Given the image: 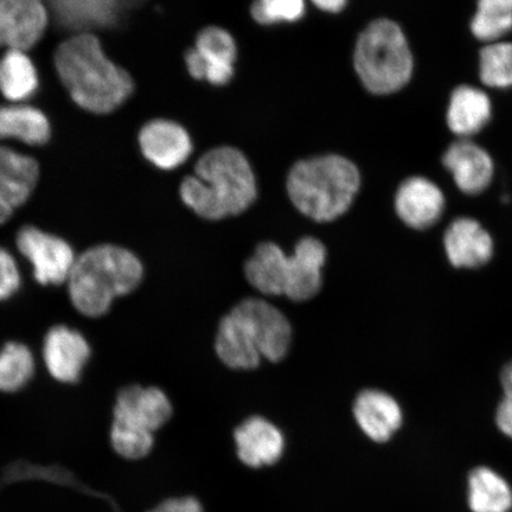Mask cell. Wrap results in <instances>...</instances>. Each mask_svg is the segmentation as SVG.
Instances as JSON below:
<instances>
[{
	"label": "cell",
	"instance_id": "cell-2",
	"mask_svg": "<svg viewBox=\"0 0 512 512\" xmlns=\"http://www.w3.org/2000/svg\"><path fill=\"white\" fill-rule=\"evenodd\" d=\"M55 66L64 87L83 110L107 114L130 98L134 83L113 63L92 34H79L57 48Z\"/></svg>",
	"mask_w": 512,
	"mask_h": 512
},
{
	"label": "cell",
	"instance_id": "cell-5",
	"mask_svg": "<svg viewBox=\"0 0 512 512\" xmlns=\"http://www.w3.org/2000/svg\"><path fill=\"white\" fill-rule=\"evenodd\" d=\"M354 66L370 93L400 91L412 78L414 61L402 29L390 19L371 22L356 42Z\"/></svg>",
	"mask_w": 512,
	"mask_h": 512
},
{
	"label": "cell",
	"instance_id": "cell-29",
	"mask_svg": "<svg viewBox=\"0 0 512 512\" xmlns=\"http://www.w3.org/2000/svg\"><path fill=\"white\" fill-rule=\"evenodd\" d=\"M479 76L486 86H512V42H494L480 50Z\"/></svg>",
	"mask_w": 512,
	"mask_h": 512
},
{
	"label": "cell",
	"instance_id": "cell-6",
	"mask_svg": "<svg viewBox=\"0 0 512 512\" xmlns=\"http://www.w3.org/2000/svg\"><path fill=\"white\" fill-rule=\"evenodd\" d=\"M17 247L34 268V277L43 286L67 283L76 261L73 248L55 235L27 226L19 230Z\"/></svg>",
	"mask_w": 512,
	"mask_h": 512
},
{
	"label": "cell",
	"instance_id": "cell-15",
	"mask_svg": "<svg viewBox=\"0 0 512 512\" xmlns=\"http://www.w3.org/2000/svg\"><path fill=\"white\" fill-rule=\"evenodd\" d=\"M234 439L241 462L253 469L273 465L283 457V433L262 416H252L243 421L236 428Z\"/></svg>",
	"mask_w": 512,
	"mask_h": 512
},
{
	"label": "cell",
	"instance_id": "cell-11",
	"mask_svg": "<svg viewBox=\"0 0 512 512\" xmlns=\"http://www.w3.org/2000/svg\"><path fill=\"white\" fill-rule=\"evenodd\" d=\"M48 24L46 6L37 0H0V47L27 51L41 40Z\"/></svg>",
	"mask_w": 512,
	"mask_h": 512
},
{
	"label": "cell",
	"instance_id": "cell-24",
	"mask_svg": "<svg viewBox=\"0 0 512 512\" xmlns=\"http://www.w3.org/2000/svg\"><path fill=\"white\" fill-rule=\"evenodd\" d=\"M469 505L472 512H509L512 508L509 483L489 467H476L469 475Z\"/></svg>",
	"mask_w": 512,
	"mask_h": 512
},
{
	"label": "cell",
	"instance_id": "cell-7",
	"mask_svg": "<svg viewBox=\"0 0 512 512\" xmlns=\"http://www.w3.org/2000/svg\"><path fill=\"white\" fill-rule=\"evenodd\" d=\"M238 48L232 35L219 27L203 29L194 48L185 54V64L192 78L224 86L233 79Z\"/></svg>",
	"mask_w": 512,
	"mask_h": 512
},
{
	"label": "cell",
	"instance_id": "cell-12",
	"mask_svg": "<svg viewBox=\"0 0 512 512\" xmlns=\"http://www.w3.org/2000/svg\"><path fill=\"white\" fill-rule=\"evenodd\" d=\"M445 209V196L437 184L424 177H411L403 182L395 196L399 219L413 229H428L440 220Z\"/></svg>",
	"mask_w": 512,
	"mask_h": 512
},
{
	"label": "cell",
	"instance_id": "cell-30",
	"mask_svg": "<svg viewBox=\"0 0 512 512\" xmlns=\"http://www.w3.org/2000/svg\"><path fill=\"white\" fill-rule=\"evenodd\" d=\"M110 437L113 450L128 460H139L149 456L155 446V434L115 420Z\"/></svg>",
	"mask_w": 512,
	"mask_h": 512
},
{
	"label": "cell",
	"instance_id": "cell-31",
	"mask_svg": "<svg viewBox=\"0 0 512 512\" xmlns=\"http://www.w3.org/2000/svg\"><path fill=\"white\" fill-rule=\"evenodd\" d=\"M255 22L262 25L297 22L305 14L303 0H260L251 8Z\"/></svg>",
	"mask_w": 512,
	"mask_h": 512
},
{
	"label": "cell",
	"instance_id": "cell-10",
	"mask_svg": "<svg viewBox=\"0 0 512 512\" xmlns=\"http://www.w3.org/2000/svg\"><path fill=\"white\" fill-rule=\"evenodd\" d=\"M172 411L171 401L162 389L132 384L118 393L113 420L155 434L171 419Z\"/></svg>",
	"mask_w": 512,
	"mask_h": 512
},
{
	"label": "cell",
	"instance_id": "cell-35",
	"mask_svg": "<svg viewBox=\"0 0 512 512\" xmlns=\"http://www.w3.org/2000/svg\"><path fill=\"white\" fill-rule=\"evenodd\" d=\"M313 4L320 10L336 14V12L342 11L348 2H345V0H315Z\"/></svg>",
	"mask_w": 512,
	"mask_h": 512
},
{
	"label": "cell",
	"instance_id": "cell-17",
	"mask_svg": "<svg viewBox=\"0 0 512 512\" xmlns=\"http://www.w3.org/2000/svg\"><path fill=\"white\" fill-rule=\"evenodd\" d=\"M443 162L465 194L484 191L494 176V160L488 151L469 139L458 140L448 147Z\"/></svg>",
	"mask_w": 512,
	"mask_h": 512
},
{
	"label": "cell",
	"instance_id": "cell-27",
	"mask_svg": "<svg viewBox=\"0 0 512 512\" xmlns=\"http://www.w3.org/2000/svg\"><path fill=\"white\" fill-rule=\"evenodd\" d=\"M34 374L35 357L28 345L8 342L0 349V392H19L28 386Z\"/></svg>",
	"mask_w": 512,
	"mask_h": 512
},
{
	"label": "cell",
	"instance_id": "cell-21",
	"mask_svg": "<svg viewBox=\"0 0 512 512\" xmlns=\"http://www.w3.org/2000/svg\"><path fill=\"white\" fill-rule=\"evenodd\" d=\"M215 350L222 363L235 370H253L262 360L251 331L234 311L221 319Z\"/></svg>",
	"mask_w": 512,
	"mask_h": 512
},
{
	"label": "cell",
	"instance_id": "cell-23",
	"mask_svg": "<svg viewBox=\"0 0 512 512\" xmlns=\"http://www.w3.org/2000/svg\"><path fill=\"white\" fill-rule=\"evenodd\" d=\"M491 101L482 89L462 85L454 89L447 110V124L453 133L466 139L489 123Z\"/></svg>",
	"mask_w": 512,
	"mask_h": 512
},
{
	"label": "cell",
	"instance_id": "cell-16",
	"mask_svg": "<svg viewBox=\"0 0 512 512\" xmlns=\"http://www.w3.org/2000/svg\"><path fill=\"white\" fill-rule=\"evenodd\" d=\"M444 246L448 260L457 268H478L491 260L494 241L482 224L460 217L447 228Z\"/></svg>",
	"mask_w": 512,
	"mask_h": 512
},
{
	"label": "cell",
	"instance_id": "cell-8",
	"mask_svg": "<svg viewBox=\"0 0 512 512\" xmlns=\"http://www.w3.org/2000/svg\"><path fill=\"white\" fill-rule=\"evenodd\" d=\"M233 311L247 325L262 358L283 361L292 344V328L283 312L262 299L248 298Z\"/></svg>",
	"mask_w": 512,
	"mask_h": 512
},
{
	"label": "cell",
	"instance_id": "cell-18",
	"mask_svg": "<svg viewBox=\"0 0 512 512\" xmlns=\"http://www.w3.org/2000/svg\"><path fill=\"white\" fill-rule=\"evenodd\" d=\"M354 415L358 426L375 443H387L400 430L403 415L398 402L387 393L366 389L357 395Z\"/></svg>",
	"mask_w": 512,
	"mask_h": 512
},
{
	"label": "cell",
	"instance_id": "cell-4",
	"mask_svg": "<svg viewBox=\"0 0 512 512\" xmlns=\"http://www.w3.org/2000/svg\"><path fill=\"white\" fill-rule=\"evenodd\" d=\"M286 187L300 213L326 223L350 209L361 187V175L357 166L342 156L313 157L293 165Z\"/></svg>",
	"mask_w": 512,
	"mask_h": 512
},
{
	"label": "cell",
	"instance_id": "cell-28",
	"mask_svg": "<svg viewBox=\"0 0 512 512\" xmlns=\"http://www.w3.org/2000/svg\"><path fill=\"white\" fill-rule=\"evenodd\" d=\"M512 29V0H480L471 31L479 40L494 43Z\"/></svg>",
	"mask_w": 512,
	"mask_h": 512
},
{
	"label": "cell",
	"instance_id": "cell-3",
	"mask_svg": "<svg viewBox=\"0 0 512 512\" xmlns=\"http://www.w3.org/2000/svg\"><path fill=\"white\" fill-rule=\"evenodd\" d=\"M144 267L123 247L101 245L76 258L67 281L70 302L81 315L100 318L115 299L127 296L142 283Z\"/></svg>",
	"mask_w": 512,
	"mask_h": 512
},
{
	"label": "cell",
	"instance_id": "cell-1",
	"mask_svg": "<svg viewBox=\"0 0 512 512\" xmlns=\"http://www.w3.org/2000/svg\"><path fill=\"white\" fill-rule=\"evenodd\" d=\"M256 179L251 164L235 147L221 146L198 159L195 175L184 179L185 206L211 221L240 215L256 200Z\"/></svg>",
	"mask_w": 512,
	"mask_h": 512
},
{
	"label": "cell",
	"instance_id": "cell-9",
	"mask_svg": "<svg viewBox=\"0 0 512 512\" xmlns=\"http://www.w3.org/2000/svg\"><path fill=\"white\" fill-rule=\"evenodd\" d=\"M92 349L80 331L55 325L44 337L43 361L54 380L64 384L79 382Z\"/></svg>",
	"mask_w": 512,
	"mask_h": 512
},
{
	"label": "cell",
	"instance_id": "cell-14",
	"mask_svg": "<svg viewBox=\"0 0 512 512\" xmlns=\"http://www.w3.org/2000/svg\"><path fill=\"white\" fill-rule=\"evenodd\" d=\"M140 149L147 160L163 170H174L191 155L189 133L174 121L158 119L147 123L139 133Z\"/></svg>",
	"mask_w": 512,
	"mask_h": 512
},
{
	"label": "cell",
	"instance_id": "cell-25",
	"mask_svg": "<svg viewBox=\"0 0 512 512\" xmlns=\"http://www.w3.org/2000/svg\"><path fill=\"white\" fill-rule=\"evenodd\" d=\"M46 115L30 106L0 107V139H18L28 145H43L50 138Z\"/></svg>",
	"mask_w": 512,
	"mask_h": 512
},
{
	"label": "cell",
	"instance_id": "cell-19",
	"mask_svg": "<svg viewBox=\"0 0 512 512\" xmlns=\"http://www.w3.org/2000/svg\"><path fill=\"white\" fill-rule=\"evenodd\" d=\"M326 248L315 238H304L297 243L291 255V272L285 296L293 302H306L316 297L323 286L322 270L325 265Z\"/></svg>",
	"mask_w": 512,
	"mask_h": 512
},
{
	"label": "cell",
	"instance_id": "cell-20",
	"mask_svg": "<svg viewBox=\"0 0 512 512\" xmlns=\"http://www.w3.org/2000/svg\"><path fill=\"white\" fill-rule=\"evenodd\" d=\"M50 5L63 28L89 34L88 30L115 27L126 6L132 4L114 0H56Z\"/></svg>",
	"mask_w": 512,
	"mask_h": 512
},
{
	"label": "cell",
	"instance_id": "cell-13",
	"mask_svg": "<svg viewBox=\"0 0 512 512\" xmlns=\"http://www.w3.org/2000/svg\"><path fill=\"white\" fill-rule=\"evenodd\" d=\"M38 176L40 169L34 158L0 146V224L29 200Z\"/></svg>",
	"mask_w": 512,
	"mask_h": 512
},
{
	"label": "cell",
	"instance_id": "cell-26",
	"mask_svg": "<svg viewBox=\"0 0 512 512\" xmlns=\"http://www.w3.org/2000/svg\"><path fill=\"white\" fill-rule=\"evenodd\" d=\"M37 87L36 68L25 51L8 50L0 60V92L8 100L22 101L30 98Z\"/></svg>",
	"mask_w": 512,
	"mask_h": 512
},
{
	"label": "cell",
	"instance_id": "cell-22",
	"mask_svg": "<svg viewBox=\"0 0 512 512\" xmlns=\"http://www.w3.org/2000/svg\"><path fill=\"white\" fill-rule=\"evenodd\" d=\"M291 258L273 242H262L248 259L245 274L255 290L267 296H281L286 291Z\"/></svg>",
	"mask_w": 512,
	"mask_h": 512
},
{
	"label": "cell",
	"instance_id": "cell-34",
	"mask_svg": "<svg viewBox=\"0 0 512 512\" xmlns=\"http://www.w3.org/2000/svg\"><path fill=\"white\" fill-rule=\"evenodd\" d=\"M149 512H203L200 501L194 497L170 498Z\"/></svg>",
	"mask_w": 512,
	"mask_h": 512
},
{
	"label": "cell",
	"instance_id": "cell-33",
	"mask_svg": "<svg viewBox=\"0 0 512 512\" xmlns=\"http://www.w3.org/2000/svg\"><path fill=\"white\" fill-rule=\"evenodd\" d=\"M21 288L19 273L14 256L0 247V302H6Z\"/></svg>",
	"mask_w": 512,
	"mask_h": 512
},
{
	"label": "cell",
	"instance_id": "cell-32",
	"mask_svg": "<svg viewBox=\"0 0 512 512\" xmlns=\"http://www.w3.org/2000/svg\"><path fill=\"white\" fill-rule=\"evenodd\" d=\"M503 398L497 407L496 425L498 430L512 440V361L501 371Z\"/></svg>",
	"mask_w": 512,
	"mask_h": 512
}]
</instances>
